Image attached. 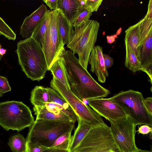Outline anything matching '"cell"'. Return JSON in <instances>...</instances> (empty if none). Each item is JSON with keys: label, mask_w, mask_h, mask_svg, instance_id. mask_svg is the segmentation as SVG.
<instances>
[{"label": "cell", "mask_w": 152, "mask_h": 152, "mask_svg": "<svg viewBox=\"0 0 152 152\" xmlns=\"http://www.w3.org/2000/svg\"><path fill=\"white\" fill-rule=\"evenodd\" d=\"M64 60L70 90L80 100L102 98L110 92L98 83L80 64L70 50L63 56Z\"/></svg>", "instance_id": "obj_1"}, {"label": "cell", "mask_w": 152, "mask_h": 152, "mask_svg": "<svg viewBox=\"0 0 152 152\" xmlns=\"http://www.w3.org/2000/svg\"><path fill=\"white\" fill-rule=\"evenodd\" d=\"M16 52L19 64L27 77L39 81L45 77L48 69L41 45L30 37L18 42Z\"/></svg>", "instance_id": "obj_2"}, {"label": "cell", "mask_w": 152, "mask_h": 152, "mask_svg": "<svg viewBox=\"0 0 152 152\" xmlns=\"http://www.w3.org/2000/svg\"><path fill=\"white\" fill-rule=\"evenodd\" d=\"M100 25L96 20H89L75 28L73 37L67 45L73 54L77 53L80 64L87 70L91 52L96 42Z\"/></svg>", "instance_id": "obj_3"}, {"label": "cell", "mask_w": 152, "mask_h": 152, "mask_svg": "<svg viewBox=\"0 0 152 152\" xmlns=\"http://www.w3.org/2000/svg\"><path fill=\"white\" fill-rule=\"evenodd\" d=\"M75 124L72 121L36 119L29 127L26 142L38 143L50 148L60 135L72 131Z\"/></svg>", "instance_id": "obj_4"}, {"label": "cell", "mask_w": 152, "mask_h": 152, "mask_svg": "<svg viewBox=\"0 0 152 152\" xmlns=\"http://www.w3.org/2000/svg\"><path fill=\"white\" fill-rule=\"evenodd\" d=\"M34 121L30 109L22 102L0 103V125L6 130L20 132L29 127Z\"/></svg>", "instance_id": "obj_5"}, {"label": "cell", "mask_w": 152, "mask_h": 152, "mask_svg": "<svg viewBox=\"0 0 152 152\" xmlns=\"http://www.w3.org/2000/svg\"><path fill=\"white\" fill-rule=\"evenodd\" d=\"M121 106L136 125L152 126V115L146 109L142 93L130 89L121 91L109 98Z\"/></svg>", "instance_id": "obj_6"}, {"label": "cell", "mask_w": 152, "mask_h": 152, "mask_svg": "<svg viewBox=\"0 0 152 152\" xmlns=\"http://www.w3.org/2000/svg\"><path fill=\"white\" fill-rule=\"evenodd\" d=\"M72 152H119L110 127H93Z\"/></svg>", "instance_id": "obj_7"}, {"label": "cell", "mask_w": 152, "mask_h": 152, "mask_svg": "<svg viewBox=\"0 0 152 152\" xmlns=\"http://www.w3.org/2000/svg\"><path fill=\"white\" fill-rule=\"evenodd\" d=\"M50 86L65 99L78 117L90 124L93 127L107 125L101 116L84 103L70 89L66 88L53 76L50 82Z\"/></svg>", "instance_id": "obj_8"}, {"label": "cell", "mask_w": 152, "mask_h": 152, "mask_svg": "<svg viewBox=\"0 0 152 152\" xmlns=\"http://www.w3.org/2000/svg\"><path fill=\"white\" fill-rule=\"evenodd\" d=\"M140 20V62L141 71L152 81V0L149 1L147 12Z\"/></svg>", "instance_id": "obj_9"}, {"label": "cell", "mask_w": 152, "mask_h": 152, "mask_svg": "<svg viewBox=\"0 0 152 152\" xmlns=\"http://www.w3.org/2000/svg\"><path fill=\"white\" fill-rule=\"evenodd\" d=\"M57 10L52 11L51 19L41 45L48 70L54 62L65 54V50L58 28Z\"/></svg>", "instance_id": "obj_10"}, {"label": "cell", "mask_w": 152, "mask_h": 152, "mask_svg": "<svg viewBox=\"0 0 152 152\" xmlns=\"http://www.w3.org/2000/svg\"><path fill=\"white\" fill-rule=\"evenodd\" d=\"M110 128L119 152H135L139 148L135 142L136 126L128 116L109 121Z\"/></svg>", "instance_id": "obj_11"}, {"label": "cell", "mask_w": 152, "mask_h": 152, "mask_svg": "<svg viewBox=\"0 0 152 152\" xmlns=\"http://www.w3.org/2000/svg\"><path fill=\"white\" fill-rule=\"evenodd\" d=\"M87 100L90 107L101 116L109 121L128 116L121 106L109 98H99Z\"/></svg>", "instance_id": "obj_12"}, {"label": "cell", "mask_w": 152, "mask_h": 152, "mask_svg": "<svg viewBox=\"0 0 152 152\" xmlns=\"http://www.w3.org/2000/svg\"><path fill=\"white\" fill-rule=\"evenodd\" d=\"M102 47L99 45L94 46L91 52L88 60L91 66V71L94 72L98 80L101 83L105 82L109 73L106 68L103 57Z\"/></svg>", "instance_id": "obj_13"}, {"label": "cell", "mask_w": 152, "mask_h": 152, "mask_svg": "<svg viewBox=\"0 0 152 152\" xmlns=\"http://www.w3.org/2000/svg\"><path fill=\"white\" fill-rule=\"evenodd\" d=\"M48 10L42 4L37 9L24 19L20 28V34L23 38L31 37L34 29Z\"/></svg>", "instance_id": "obj_14"}, {"label": "cell", "mask_w": 152, "mask_h": 152, "mask_svg": "<svg viewBox=\"0 0 152 152\" xmlns=\"http://www.w3.org/2000/svg\"><path fill=\"white\" fill-rule=\"evenodd\" d=\"M140 20L136 24L129 27L125 31V45L136 55L140 61Z\"/></svg>", "instance_id": "obj_15"}, {"label": "cell", "mask_w": 152, "mask_h": 152, "mask_svg": "<svg viewBox=\"0 0 152 152\" xmlns=\"http://www.w3.org/2000/svg\"><path fill=\"white\" fill-rule=\"evenodd\" d=\"M57 10V20L58 28L64 45H67L73 37L74 31L73 27L70 20L61 11L60 9Z\"/></svg>", "instance_id": "obj_16"}, {"label": "cell", "mask_w": 152, "mask_h": 152, "mask_svg": "<svg viewBox=\"0 0 152 152\" xmlns=\"http://www.w3.org/2000/svg\"><path fill=\"white\" fill-rule=\"evenodd\" d=\"M78 125L72 136L68 150L72 152L78 146L90 130L93 127L90 124L78 116Z\"/></svg>", "instance_id": "obj_17"}, {"label": "cell", "mask_w": 152, "mask_h": 152, "mask_svg": "<svg viewBox=\"0 0 152 152\" xmlns=\"http://www.w3.org/2000/svg\"><path fill=\"white\" fill-rule=\"evenodd\" d=\"M49 70L51 71L53 76L57 79L66 88L70 89L64 60L63 56L56 60Z\"/></svg>", "instance_id": "obj_18"}, {"label": "cell", "mask_w": 152, "mask_h": 152, "mask_svg": "<svg viewBox=\"0 0 152 152\" xmlns=\"http://www.w3.org/2000/svg\"><path fill=\"white\" fill-rule=\"evenodd\" d=\"M33 110L34 114L36 116V119L72 121L70 118L66 114L53 112L48 110L45 105L34 106Z\"/></svg>", "instance_id": "obj_19"}, {"label": "cell", "mask_w": 152, "mask_h": 152, "mask_svg": "<svg viewBox=\"0 0 152 152\" xmlns=\"http://www.w3.org/2000/svg\"><path fill=\"white\" fill-rule=\"evenodd\" d=\"M30 100L34 106H45L50 102V99L47 88L36 86L31 93Z\"/></svg>", "instance_id": "obj_20"}, {"label": "cell", "mask_w": 152, "mask_h": 152, "mask_svg": "<svg viewBox=\"0 0 152 152\" xmlns=\"http://www.w3.org/2000/svg\"><path fill=\"white\" fill-rule=\"evenodd\" d=\"M52 11L48 10L45 15L35 27L31 37L40 45H41V42L50 22Z\"/></svg>", "instance_id": "obj_21"}, {"label": "cell", "mask_w": 152, "mask_h": 152, "mask_svg": "<svg viewBox=\"0 0 152 152\" xmlns=\"http://www.w3.org/2000/svg\"><path fill=\"white\" fill-rule=\"evenodd\" d=\"M58 9L70 20L82 7L79 0H58Z\"/></svg>", "instance_id": "obj_22"}, {"label": "cell", "mask_w": 152, "mask_h": 152, "mask_svg": "<svg viewBox=\"0 0 152 152\" xmlns=\"http://www.w3.org/2000/svg\"><path fill=\"white\" fill-rule=\"evenodd\" d=\"M92 12L86 5L81 7L70 20V22L74 28L82 25L89 20Z\"/></svg>", "instance_id": "obj_23"}, {"label": "cell", "mask_w": 152, "mask_h": 152, "mask_svg": "<svg viewBox=\"0 0 152 152\" xmlns=\"http://www.w3.org/2000/svg\"><path fill=\"white\" fill-rule=\"evenodd\" d=\"M125 48V66L133 72L141 71L140 62L135 54L128 47Z\"/></svg>", "instance_id": "obj_24"}, {"label": "cell", "mask_w": 152, "mask_h": 152, "mask_svg": "<svg viewBox=\"0 0 152 152\" xmlns=\"http://www.w3.org/2000/svg\"><path fill=\"white\" fill-rule=\"evenodd\" d=\"M8 145L13 152H26V139L20 133L12 136L9 139Z\"/></svg>", "instance_id": "obj_25"}, {"label": "cell", "mask_w": 152, "mask_h": 152, "mask_svg": "<svg viewBox=\"0 0 152 152\" xmlns=\"http://www.w3.org/2000/svg\"><path fill=\"white\" fill-rule=\"evenodd\" d=\"M72 131H70L67 132L59 136L55 140L49 148L58 149L68 150L72 137Z\"/></svg>", "instance_id": "obj_26"}, {"label": "cell", "mask_w": 152, "mask_h": 152, "mask_svg": "<svg viewBox=\"0 0 152 152\" xmlns=\"http://www.w3.org/2000/svg\"><path fill=\"white\" fill-rule=\"evenodd\" d=\"M49 110L57 113H64L68 116L74 123L77 121L78 116L73 110L66 109L62 106L54 102L47 103L45 105Z\"/></svg>", "instance_id": "obj_27"}, {"label": "cell", "mask_w": 152, "mask_h": 152, "mask_svg": "<svg viewBox=\"0 0 152 152\" xmlns=\"http://www.w3.org/2000/svg\"><path fill=\"white\" fill-rule=\"evenodd\" d=\"M50 97V102H52L66 109L73 110L65 99L57 92L51 88H47Z\"/></svg>", "instance_id": "obj_28"}, {"label": "cell", "mask_w": 152, "mask_h": 152, "mask_svg": "<svg viewBox=\"0 0 152 152\" xmlns=\"http://www.w3.org/2000/svg\"><path fill=\"white\" fill-rule=\"evenodd\" d=\"M0 34L8 39L15 40L16 35L12 29L0 17Z\"/></svg>", "instance_id": "obj_29"}, {"label": "cell", "mask_w": 152, "mask_h": 152, "mask_svg": "<svg viewBox=\"0 0 152 152\" xmlns=\"http://www.w3.org/2000/svg\"><path fill=\"white\" fill-rule=\"evenodd\" d=\"M49 148L38 143L26 142V152H43Z\"/></svg>", "instance_id": "obj_30"}, {"label": "cell", "mask_w": 152, "mask_h": 152, "mask_svg": "<svg viewBox=\"0 0 152 152\" xmlns=\"http://www.w3.org/2000/svg\"><path fill=\"white\" fill-rule=\"evenodd\" d=\"M102 1V0H86V6L90 9L92 12H96Z\"/></svg>", "instance_id": "obj_31"}, {"label": "cell", "mask_w": 152, "mask_h": 152, "mask_svg": "<svg viewBox=\"0 0 152 152\" xmlns=\"http://www.w3.org/2000/svg\"><path fill=\"white\" fill-rule=\"evenodd\" d=\"M11 88L7 79L5 77L0 75V91L2 94L11 91Z\"/></svg>", "instance_id": "obj_32"}, {"label": "cell", "mask_w": 152, "mask_h": 152, "mask_svg": "<svg viewBox=\"0 0 152 152\" xmlns=\"http://www.w3.org/2000/svg\"><path fill=\"white\" fill-rule=\"evenodd\" d=\"M152 128L147 125H143L139 126L138 129L136 131L138 132V134H146L150 132H152Z\"/></svg>", "instance_id": "obj_33"}, {"label": "cell", "mask_w": 152, "mask_h": 152, "mask_svg": "<svg viewBox=\"0 0 152 152\" xmlns=\"http://www.w3.org/2000/svg\"><path fill=\"white\" fill-rule=\"evenodd\" d=\"M44 1L47 5L52 10L58 9V0H43Z\"/></svg>", "instance_id": "obj_34"}, {"label": "cell", "mask_w": 152, "mask_h": 152, "mask_svg": "<svg viewBox=\"0 0 152 152\" xmlns=\"http://www.w3.org/2000/svg\"><path fill=\"white\" fill-rule=\"evenodd\" d=\"M144 104L148 112L152 115V97H148L144 98Z\"/></svg>", "instance_id": "obj_35"}, {"label": "cell", "mask_w": 152, "mask_h": 152, "mask_svg": "<svg viewBox=\"0 0 152 152\" xmlns=\"http://www.w3.org/2000/svg\"><path fill=\"white\" fill-rule=\"evenodd\" d=\"M103 56L106 68L107 69L110 68L114 63L113 58L105 54H103Z\"/></svg>", "instance_id": "obj_36"}, {"label": "cell", "mask_w": 152, "mask_h": 152, "mask_svg": "<svg viewBox=\"0 0 152 152\" xmlns=\"http://www.w3.org/2000/svg\"><path fill=\"white\" fill-rule=\"evenodd\" d=\"M43 152H69L68 150H64L58 149H49Z\"/></svg>", "instance_id": "obj_37"}, {"label": "cell", "mask_w": 152, "mask_h": 152, "mask_svg": "<svg viewBox=\"0 0 152 152\" xmlns=\"http://www.w3.org/2000/svg\"><path fill=\"white\" fill-rule=\"evenodd\" d=\"M116 35H114L112 36H107V39L108 43L111 44L115 41V38L116 37Z\"/></svg>", "instance_id": "obj_38"}, {"label": "cell", "mask_w": 152, "mask_h": 152, "mask_svg": "<svg viewBox=\"0 0 152 152\" xmlns=\"http://www.w3.org/2000/svg\"><path fill=\"white\" fill-rule=\"evenodd\" d=\"M7 50L3 48L0 49V60H1L3 56Z\"/></svg>", "instance_id": "obj_39"}, {"label": "cell", "mask_w": 152, "mask_h": 152, "mask_svg": "<svg viewBox=\"0 0 152 152\" xmlns=\"http://www.w3.org/2000/svg\"><path fill=\"white\" fill-rule=\"evenodd\" d=\"M135 152H151V151H147V150H142L140 149H139V150Z\"/></svg>", "instance_id": "obj_40"}, {"label": "cell", "mask_w": 152, "mask_h": 152, "mask_svg": "<svg viewBox=\"0 0 152 152\" xmlns=\"http://www.w3.org/2000/svg\"><path fill=\"white\" fill-rule=\"evenodd\" d=\"M3 94L0 91V97H2L3 96Z\"/></svg>", "instance_id": "obj_41"}, {"label": "cell", "mask_w": 152, "mask_h": 152, "mask_svg": "<svg viewBox=\"0 0 152 152\" xmlns=\"http://www.w3.org/2000/svg\"><path fill=\"white\" fill-rule=\"evenodd\" d=\"M1 44H0V48H1Z\"/></svg>", "instance_id": "obj_42"}]
</instances>
